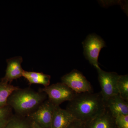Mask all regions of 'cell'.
<instances>
[{
    "instance_id": "1",
    "label": "cell",
    "mask_w": 128,
    "mask_h": 128,
    "mask_svg": "<svg viewBox=\"0 0 128 128\" xmlns=\"http://www.w3.org/2000/svg\"><path fill=\"white\" fill-rule=\"evenodd\" d=\"M66 109L75 119L85 124L102 114L106 106L100 92H86L76 94Z\"/></svg>"
},
{
    "instance_id": "2",
    "label": "cell",
    "mask_w": 128,
    "mask_h": 128,
    "mask_svg": "<svg viewBox=\"0 0 128 128\" xmlns=\"http://www.w3.org/2000/svg\"><path fill=\"white\" fill-rule=\"evenodd\" d=\"M48 99L46 93L36 92L29 88L14 90L8 100L7 104L16 114L26 117L38 109Z\"/></svg>"
},
{
    "instance_id": "3",
    "label": "cell",
    "mask_w": 128,
    "mask_h": 128,
    "mask_svg": "<svg viewBox=\"0 0 128 128\" xmlns=\"http://www.w3.org/2000/svg\"><path fill=\"white\" fill-rule=\"evenodd\" d=\"M38 91L46 93L48 99L55 106H60L64 102L71 101L76 94L62 82H57L40 88Z\"/></svg>"
},
{
    "instance_id": "4",
    "label": "cell",
    "mask_w": 128,
    "mask_h": 128,
    "mask_svg": "<svg viewBox=\"0 0 128 128\" xmlns=\"http://www.w3.org/2000/svg\"><path fill=\"white\" fill-rule=\"evenodd\" d=\"M84 54L86 60L96 70L100 68L98 60L100 51L105 46V42L96 34H90L83 43Z\"/></svg>"
},
{
    "instance_id": "5",
    "label": "cell",
    "mask_w": 128,
    "mask_h": 128,
    "mask_svg": "<svg viewBox=\"0 0 128 128\" xmlns=\"http://www.w3.org/2000/svg\"><path fill=\"white\" fill-rule=\"evenodd\" d=\"M61 82L76 94L93 92L91 83L80 72L74 70L61 78Z\"/></svg>"
},
{
    "instance_id": "6",
    "label": "cell",
    "mask_w": 128,
    "mask_h": 128,
    "mask_svg": "<svg viewBox=\"0 0 128 128\" xmlns=\"http://www.w3.org/2000/svg\"><path fill=\"white\" fill-rule=\"evenodd\" d=\"M97 70L101 89L100 92L104 100L118 94L117 83L120 75L116 72H107L101 68Z\"/></svg>"
},
{
    "instance_id": "7",
    "label": "cell",
    "mask_w": 128,
    "mask_h": 128,
    "mask_svg": "<svg viewBox=\"0 0 128 128\" xmlns=\"http://www.w3.org/2000/svg\"><path fill=\"white\" fill-rule=\"evenodd\" d=\"M55 106L48 98L26 117L41 128H50Z\"/></svg>"
},
{
    "instance_id": "8",
    "label": "cell",
    "mask_w": 128,
    "mask_h": 128,
    "mask_svg": "<svg viewBox=\"0 0 128 128\" xmlns=\"http://www.w3.org/2000/svg\"><path fill=\"white\" fill-rule=\"evenodd\" d=\"M22 58L21 56H16L7 60L6 74L1 80L10 84L12 81L22 76L24 70L22 66Z\"/></svg>"
},
{
    "instance_id": "9",
    "label": "cell",
    "mask_w": 128,
    "mask_h": 128,
    "mask_svg": "<svg viewBox=\"0 0 128 128\" xmlns=\"http://www.w3.org/2000/svg\"><path fill=\"white\" fill-rule=\"evenodd\" d=\"M106 108L114 118L120 115L128 114V102L118 94L105 101Z\"/></svg>"
},
{
    "instance_id": "10",
    "label": "cell",
    "mask_w": 128,
    "mask_h": 128,
    "mask_svg": "<svg viewBox=\"0 0 128 128\" xmlns=\"http://www.w3.org/2000/svg\"><path fill=\"white\" fill-rule=\"evenodd\" d=\"M75 120L66 109L55 106L54 110L50 128H67Z\"/></svg>"
},
{
    "instance_id": "11",
    "label": "cell",
    "mask_w": 128,
    "mask_h": 128,
    "mask_svg": "<svg viewBox=\"0 0 128 128\" xmlns=\"http://www.w3.org/2000/svg\"><path fill=\"white\" fill-rule=\"evenodd\" d=\"M84 128H117L115 118L106 108L105 112L84 124Z\"/></svg>"
},
{
    "instance_id": "12",
    "label": "cell",
    "mask_w": 128,
    "mask_h": 128,
    "mask_svg": "<svg viewBox=\"0 0 128 128\" xmlns=\"http://www.w3.org/2000/svg\"><path fill=\"white\" fill-rule=\"evenodd\" d=\"M22 76L27 80L30 85L38 84L43 85L44 87L50 85V76L42 72L24 70Z\"/></svg>"
},
{
    "instance_id": "13",
    "label": "cell",
    "mask_w": 128,
    "mask_h": 128,
    "mask_svg": "<svg viewBox=\"0 0 128 128\" xmlns=\"http://www.w3.org/2000/svg\"><path fill=\"white\" fill-rule=\"evenodd\" d=\"M1 80L0 82V108L7 106V102L9 96L15 90L19 88Z\"/></svg>"
},
{
    "instance_id": "14",
    "label": "cell",
    "mask_w": 128,
    "mask_h": 128,
    "mask_svg": "<svg viewBox=\"0 0 128 128\" xmlns=\"http://www.w3.org/2000/svg\"><path fill=\"white\" fill-rule=\"evenodd\" d=\"M5 128H33L32 122L27 117L14 114Z\"/></svg>"
},
{
    "instance_id": "15",
    "label": "cell",
    "mask_w": 128,
    "mask_h": 128,
    "mask_svg": "<svg viewBox=\"0 0 128 128\" xmlns=\"http://www.w3.org/2000/svg\"><path fill=\"white\" fill-rule=\"evenodd\" d=\"M117 89L120 97L128 102V75H120L117 83Z\"/></svg>"
},
{
    "instance_id": "16",
    "label": "cell",
    "mask_w": 128,
    "mask_h": 128,
    "mask_svg": "<svg viewBox=\"0 0 128 128\" xmlns=\"http://www.w3.org/2000/svg\"><path fill=\"white\" fill-rule=\"evenodd\" d=\"M13 110L10 106L0 108V128H5L13 116Z\"/></svg>"
},
{
    "instance_id": "17",
    "label": "cell",
    "mask_w": 128,
    "mask_h": 128,
    "mask_svg": "<svg viewBox=\"0 0 128 128\" xmlns=\"http://www.w3.org/2000/svg\"><path fill=\"white\" fill-rule=\"evenodd\" d=\"M115 121L117 128H128V114L118 116Z\"/></svg>"
},
{
    "instance_id": "18",
    "label": "cell",
    "mask_w": 128,
    "mask_h": 128,
    "mask_svg": "<svg viewBox=\"0 0 128 128\" xmlns=\"http://www.w3.org/2000/svg\"><path fill=\"white\" fill-rule=\"evenodd\" d=\"M67 128H84V124L81 121L75 119L72 122Z\"/></svg>"
},
{
    "instance_id": "19",
    "label": "cell",
    "mask_w": 128,
    "mask_h": 128,
    "mask_svg": "<svg viewBox=\"0 0 128 128\" xmlns=\"http://www.w3.org/2000/svg\"><path fill=\"white\" fill-rule=\"evenodd\" d=\"M33 128H42L38 125L36 123L32 122Z\"/></svg>"
}]
</instances>
